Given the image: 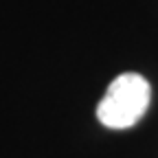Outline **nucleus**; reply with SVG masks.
Returning <instances> with one entry per match:
<instances>
[{
  "label": "nucleus",
  "mask_w": 158,
  "mask_h": 158,
  "mask_svg": "<svg viewBox=\"0 0 158 158\" xmlns=\"http://www.w3.org/2000/svg\"><path fill=\"white\" fill-rule=\"evenodd\" d=\"M152 88L138 73H123L110 84L108 92L97 106V118L110 130L132 127L147 112Z\"/></svg>",
  "instance_id": "nucleus-1"
}]
</instances>
